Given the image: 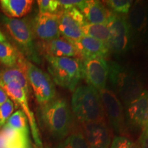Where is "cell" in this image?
Returning <instances> with one entry per match:
<instances>
[{
	"mask_svg": "<svg viewBox=\"0 0 148 148\" xmlns=\"http://www.w3.org/2000/svg\"><path fill=\"white\" fill-rule=\"evenodd\" d=\"M99 93L110 125L118 136H123L126 132V125L121 101L114 92L108 88L99 90Z\"/></svg>",
	"mask_w": 148,
	"mask_h": 148,
	"instance_id": "cell-8",
	"label": "cell"
},
{
	"mask_svg": "<svg viewBox=\"0 0 148 148\" xmlns=\"http://www.w3.org/2000/svg\"><path fill=\"white\" fill-rule=\"evenodd\" d=\"M103 2L113 13L127 16L134 1L132 0H108Z\"/></svg>",
	"mask_w": 148,
	"mask_h": 148,
	"instance_id": "cell-26",
	"label": "cell"
},
{
	"mask_svg": "<svg viewBox=\"0 0 148 148\" xmlns=\"http://www.w3.org/2000/svg\"><path fill=\"white\" fill-rule=\"evenodd\" d=\"M147 58H148V47H147Z\"/></svg>",
	"mask_w": 148,
	"mask_h": 148,
	"instance_id": "cell-34",
	"label": "cell"
},
{
	"mask_svg": "<svg viewBox=\"0 0 148 148\" xmlns=\"http://www.w3.org/2000/svg\"><path fill=\"white\" fill-rule=\"evenodd\" d=\"M59 14L48 13L37 14L32 27L35 36L46 42L60 37Z\"/></svg>",
	"mask_w": 148,
	"mask_h": 148,
	"instance_id": "cell-12",
	"label": "cell"
},
{
	"mask_svg": "<svg viewBox=\"0 0 148 148\" xmlns=\"http://www.w3.org/2000/svg\"><path fill=\"white\" fill-rule=\"evenodd\" d=\"M32 0H1V10L5 16L10 18H21L28 13L32 9Z\"/></svg>",
	"mask_w": 148,
	"mask_h": 148,
	"instance_id": "cell-20",
	"label": "cell"
},
{
	"mask_svg": "<svg viewBox=\"0 0 148 148\" xmlns=\"http://www.w3.org/2000/svg\"><path fill=\"white\" fill-rule=\"evenodd\" d=\"M59 4L62 10H68L72 8H76L78 9L79 5L82 3L80 0H59Z\"/></svg>",
	"mask_w": 148,
	"mask_h": 148,
	"instance_id": "cell-30",
	"label": "cell"
},
{
	"mask_svg": "<svg viewBox=\"0 0 148 148\" xmlns=\"http://www.w3.org/2000/svg\"><path fill=\"white\" fill-rule=\"evenodd\" d=\"M57 148H89L82 132L71 133L64 138Z\"/></svg>",
	"mask_w": 148,
	"mask_h": 148,
	"instance_id": "cell-25",
	"label": "cell"
},
{
	"mask_svg": "<svg viewBox=\"0 0 148 148\" xmlns=\"http://www.w3.org/2000/svg\"><path fill=\"white\" fill-rule=\"evenodd\" d=\"M83 34L95 38L108 46L110 40V30L107 24H90L86 23L83 27Z\"/></svg>",
	"mask_w": 148,
	"mask_h": 148,
	"instance_id": "cell-23",
	"label": "cell"
},
{
	"mask_svg": "<svg viewBox=\"0 0 148 148\" xmlns=\"http://www.w3.org/2000/svg\"><path fill=\"white\" fill-rule=\"evenodd\" d=\"M138 145L140 148H148V125L142 130Z\"/></svg>",
	"mask_w": 148,
	"mask_h": 148,
	"instance_id": "cell-31",
	"label": "cell"
},
{
	"mask_svg": "<svg viewBox=\"0 0 148 148\" xmlns=\"http://www.w3.org/2000/svg\"><path fill=\"white\" fill-rule=\"evenodd\" d=\"M25 71L29 85L32 88L37 101L41 106L55 99V86L49 74L27 60Z\"/></svg>",
	"mask_w": 148,
	"mask_h": 148,
	"instance_id": "cell-6",
	"label": "cell"
},
{
	"mask_svg": "<svg viewBox=\"0 0 148 148\" xmlns=\"http://www.w3.org/2000/svg\"><path fill=\"white\" fill-rule=\"evenodd\" d=\"M46 49L48 55L55 57L77 58L79 56L73 42L63 37L46 42Z\"/></svg>",
	"mask_w": 148,
	"mask_h": 148,
	"instance_id": "cell-19",
	"label": "cell"
},
{
	"mask_svg": "<svg viewBox=\"0 0 148 148\" xmlns=\"http://www.w3.org/2000/svg\"><path fill=\"white\" fill-rule=\"evenodd\" d=\"M40 119L47 132L53 137L64 139L69 134L72 115L69 104L64 98H55L42 105Z\"/></svg>",
	"mask_w": 148,
	"mask_h": 148,
	"instance_id": "cell-1",
	"label": "cell"
},
{
	"mask_svg": "<svg viewBox=\"0 0 148 148\" xmlns=\"http://www.w3.org/2000/svg\"><path fill=\"white\" fill-rule=\"evenodd\" d=\"M0 19L6 28L18 49L32 63L40 64L41 59L34 41V32L29 22L25 18H14L0 15Z\"/></svg>",
	"mask_w": 148,
	"mask_h": 148,
	"instance_id": "cell-5",
	"label": "cell"
},
{
	"mask_svg": "<svg viewBox=\"0 0 148 148\" xmlns=\"http://www.w3.org/2000/svg\"><path fill=\"white\" fill-rule=\"evenodd\" d=\"M28 148H30V147H28Z\"/></svg>",
	"mask_w": 148,
	"mask_h": 148,
	"instance_id": "cell-36",
	"label": "cell"
},
{
	"mask_svg": "<svg viewBox=\"0 0 148 148\" xmlns=\"http://www.w3.org/2000/svg\"><path fill=\"white\" fill-rule=\"evenodd\" d=\"M110 148H140L138 143H135L127 136H116L112 140Z\"/></svg>",
	"mask_w": 148,
	"mask_h": 148,
	"instance_id": "cell-29",
	"label": "cell"
},
{
	"mask_svg": "<svg viewBox=\"0 0 148 148\" xmlns=\"http://www.w3.org/2000/svg\"><path fill=\"white\" fill-rule=\"evenodd\" d=\"M131 36L136 39L145 38L148 31V8L143 1H136L127 15Z\"/></svg>",
	"mask_w": 148,
	"mask_h": 148,
	"instance_id": "cell-13",
	"label": "cell"
},
{
	"mask_svg": "<svg viewBox=\"0 0 148 148\" xmlns=\"http://www.w3.org/2000/svg\"><path fill=\"white\" fill-rule=\"evenodd\" d=\"M83 135L89 148H109L111 136L105 120L82 123Z\"/></svg>",
	"mask_w": 148,
	"mask_h": 148,
	"instance_id": "cell-14",
	"label": "cell"
},
{
	"mask_svg": "<svg viewBox=\"0 0 148 148\" xmlns=\"http://www.w3.org/2000/svg\"><path fill=\"white\" fill-rule=\"evenodd\" d=\"M4 148H28L29 134L13 130L3 126L2 131Z\"/></svg>",
	"mask_w": 148,
	"mask_h": 148,
	"instance_id": "cell-21",
	"label": "cell"
},
{
	"mask_svg": "<svg viewBox=\"0 0 148 148\" xmlns=\"http://www.w3.org/2000/svg\"><path fill=\"white\" fill-rule=\"evenodd\" d=\"M71 108L82 123L103 121L105 112L99 91L90 86H79L73 90Z\"/></svg>",
	"mask_w": 148,
	"mask_h": 148,
	"instance_id": "cell-2",
	"label": "cell"
},
{
	"mask_svg": "<svg viewBox=\"0 0 148 148\" xmlns=\"http://www.w3.org/2000/svg\"><path fill=\"white\" fill-rule=\"evenodd\" d=\"M14 110V103L10 98L0 106V128L5 125L9 118L13 114Z\"/></svg>",
	"mask_w": 148,
	"mask_h": 148,
	"instance_id": "cell-28",
	"label": "cell"
},
{
	"mask_svg": "<svg viewBox=\"0 0 148 148\" xmlns=\"http://www.w3.org/2000/svg\"><path fill=\"white\" fill-rule=\"evenodd\" d=\"M8 94L10 99H12L16 106L21 107V110L27 116L28 124L30 127L31 132L34 139L35 146L38 147H42V143L40 138L39 130L37 126L36 119L34 112L31 110L29 106L27 93L23 88L20 86L19 84L15 82H11L2 87Z\"/></svg>",
	"mask_w": 148,
	"mask_h": 148,
	"instance_id": "cell-9",
	"label": "cell"
},
{
	"mask_svg": "<svg viewBox=\"0 0 148 148\" xmlns=\"http://www.w3.org/2000/svg\"><path fill=\"white\" fill-rule=\"evenodd\" d=\"M78 10L84 15L86 23L107 24L111 11L108 10L101 1L97 0L82 1Z\"/></svg>",
	"mask_w": 148,
	"mask_h": 148,
	"instance_id": "cell-17",
	"label": "cell"
},
{
	"mask_svg": "<svg viewBox=\"0 0 148 148\" xmlns=\"http://www.w3.org/2000/svg\"><path fill=\"white\" fill-rule=\"evenodd\" d=\"M107 25L110 35L108 45L109 51H112L116 54H123L127 52L132 42L127 16L111 12Z\"/></svg>",
	"mask_w": 148,
	"mask_h": 148,
	"instance_id": "cell-7",
	"label": "cell"
},
{
	"mask_svg": "<svg viewBox=\"0 0 148 148\" xmlns=\"http://www.w3.org/2000/svg\"><path fill=\"white\" fill-rule=\"evenodd\" d=\"M23 58L8 41L0 42V62L6 67H13L19 64Z\"/></svg>",
	"mask_w": 148,
	"mask_h": 148,
	"instance_id": "cell-22",
	"label": "cell"
},
{
	"mask_svg": "<svg viewBox=\"0 0 148 148\" xmlns=\"http://www.w3.org/2000/svg\"><path fill=\"white\" fill-rule=\"evenodd\" d=\"M34 148H42V147H36V146H35Z\"/></svg>",
	"mask_w": 148,
	"mask_h": 148,
	"instance_id": "cell-35",
	"label": "cell"
},
{
	"mask_svg": "<svg viewBox=\"0 0 148 148\" xmlns=\"http://www.w3.org/2000/svg\"><path fill=\"white\" fill-rule=\"evenodd\" d=\"M110 79L114 93L125 106L136 99L144 90L139 77L132 69L116 62L108 63Z\"/></svg>",
	"mask_w": 148,
	"mask_h": 148,
	"instance_id": "cell-4",
	"label": "cell"
},
{
	"mask_svg": "<svg viewBox=\"0 0 148 148\" xmlns=\"http://www.w3.org/2000/svg\"><path fill=\"white\" fill-rule=\"evenodd\" d=\"M86 23L84 15L76 8L64 10L59 14V30L64 38L75 42L84 36L83 27Z\"/></svg>",
	"mask_w": 148,
	"mask_h": 148,
	"instance_id": "cell-10",
	"label": "cell"
},
{
	"mask_svg": "<svg viewBox=\"0 0 148 148\" xmlns=\"http://www.w3.org/2000/svg\"><path fill=\"white\" fill-rule=\"evenodd\" d=\"M37 3L39 13L42 14H60L62 10L58 1L56 0H38Z\"/></svg>",
	"mask_w": 148,
	"mask_h": 148,
	"instance_id": "cell-27",
	"label": "cell"
},
{
	"mask_svg": "<svg viewBox=\"0 0 148 148\" xmlns=\"http://www.w3.org/2000/svg\"><path fill=\"white\" fill-rule=\"evenodd\" d=\"M47 69L53 82L73 91L83 78V63L78 58L55 57L46 54Z\"/></svg>",
	"mask_w": 148,
	"mask_h": 148,
	"instance_id": "cell-3",
	"label": "cell"
},
{
	"mask_svg": "<svg viewBox=\"0 0 148 148\" xmlns=\"http://www.w3.org/2000/svg\"><path fill=\"white\" fill-rule=\"evenodd\" d=\"M83 77L91 86L97 91L106 88L108 78V63L104 58H90L84 59Z\"/></svg>",
	"mask_w": 148,
	"mask_h": 148,
	"instance_id": "cell-11",
	"label": "cell"
},
{
	"mask_svg": "<svg viewBox=\"0 0 148 148\" xmlns=\"http://www.w3.org/2000/svg\"><path fill=\"white\" fill-rule=\"evenodd\" d=\"M73 43L79 56L84 59L105 58L109 52V49L106 44L90 36H83Z\"/></svg>",
	"mask_w": 148,
	"mask_h": 148,
	"instance_id": "cell-16",
	"label": "cell"
},
{
	"mask_svg": "<svg viewBox=\"0 0 148 148\" xmlns=\"http://www.w3.org/2000/svg\"><path fill=\"white\" fill-rule=\"evenodd\" d=\"M5 126L13 130L29 134L27 116L21 110H18L14 112L7 121Z\"/></svg>",
	"mask_w": 148,
	"mask_h": 148,
	"instance_id": "cell-24",
	"label": "cell"
},
{
	"mask_svg": "<svg viewBox=\"0 0 148 148\" xmlns=\"http://www.w3.org/2000/svg\"><path fill=\"white\" fill-rule=\"evenodd\" d=\"M8 99L9 97L7 92L2 87L0 86V106H2Z\"/></svg>",
	"mask_w": 148,
	"mask_h": 148,
	"instance_id": "cell-32",
	"label": "cell"
},
{
	"mask_svg": "<svg viewBox=\"0 0 148 148\" xmlns=\"http://www.w3.org/2000/svg\"><path fill=\"white\" fill-rule=\"evenodd\" d=\"M7 38L4 35V34L0 30V42H7Z\"/></svg>",
	"mask_w": 148,
	"mask_h": 148,
	"instance_id": "cell-33",
	"label": "cell"
},
{
	"mask_svg": "<svg viewBox=\"0 0 148 148\" xmlns=\"http://www.w3.org/2000/svg\"><path fill=\"white\" fill-rule=\"evenodd\" d=\"M126 116L131 125L143 130L148 125V91L144 90L140 96L126 105Z\"/></svg>",
	"mask_w": 148,
	"mask_h": 148,
	"instance_id": "cell-15",
	"label": "cell"
},
{
	"mask_svg": "<svg viewBox=\"0 0 148 148\" xmlns=\"http://www.w3.org/2000/svg\"><path fill=\"white\" fill-rule=\"evenodd\" d=\"M25 60L22 58L19 64L13 67H7L0 71V86L3 87L11 82L17 83L23 88V90L29 93V85L27 81L26 73L25 71Z\"/></svg>",
	"mask_w": 148,
	"mask_h": 148,
	"instance_id": "cell-18",
	"label": "cell"
}]
</instances>
